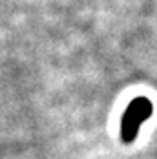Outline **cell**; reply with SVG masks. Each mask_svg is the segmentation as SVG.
<instances>
[{"instance_id": "6da1fadb", "label": "cell", "mask_w": 157, "mask_h": 159, "mask_svg": "<svg viewBox=\"0 0 157 159\" xmlns=\"http://www.w3.org/2000/svg\"><path fill=\"white\" fill-rule=\"evenodd\" d=\"M152 113H154V106L146 97H137L128 104L124 115L121 119V139H123V143H133V139L139 134V128L142 126V123H146L152 117Z\"/></svg>"}]
</instances>
